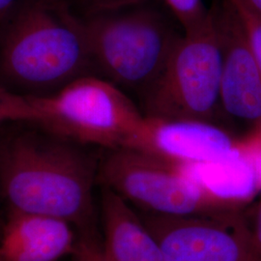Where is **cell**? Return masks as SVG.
Masks as SVG:
<instances>
[{
	"mask_svg": "<svg viewBox=\"0 0 261 261\" xmlns=\"http://www.w3.org/2000/svg\"><path fill=\"white\" fill-rule=\"evenodd\" d=\"M97 160L73 140L27 122L1 126L0 196L9 209L54 217L95 233Z\"/></svg>",
	"mask_w": 261,
	"mask_h": 261,
	"instance_id": "6da1fadb",
	"label": "cell"
},
{
	"mask_svg": "<svg viewBox=\"0 0 261 261\" xmlns=\"http://www.w3.org/2000/svg\"><path fill=\"white\" fill-rule=\"evenodd\" d=\"M86 75L96 72L84 21L67 0H30L0 33V86L11 93L45 97Z\"/></svg>",
	"mask_w": 261,
	"mask_h": 261,
	"instance_id": "7a4b0ae2",
	"label": "cell"
},
{
	"mask_svg": "<svg viewBox=\"0 0 261 261\" xmlns=\"http://www.w3.org/2000/svg\"><path fill=\"white\" fill-rule=\"evenodd\" d=\"M144 120L125 91L97 75L45 97L8 94V123H31L86 146L130 147Z\"/></svg>",
	"mask_w": 261,
	"mask_h": 261,
	"instance_id": "3957f363",
	"label": "cell"
},
{
	"mask_svg": "<svg viewBox=\"0 0 261 261\" xmlns=\"http://www.w3.org/2000/svg\"><path fill=\"white\" fill-rule=\"evenodd\" d=\"M82 18L96 75L140 100L158 80L184 34L146 0Z\"/></svg>",
	"mask_w": 261,
	"mask_h": 261,
	"instance_id": "277c9868",
	"label": "cell"
},
{
	"mask_svg": "<svg viewBox=\"0 0 261 261\" xmlns=\"http://www.w3.org/2000/svg\"><path fill=\"white\" fill-rule=\"evenodd\" d=\"M98 182L146 214L216 216L241 210L207 189L192 168L135 148L106 149Z\"/></svg>",
	"mask_w": 261,
	"mask_h": 261,
	"instance_id": "5b68a950",
	"label": "cell"
},
{
	"mask_svg": "<svg viewBox=\"0 0 261 261\" xmlns=\"http://www.w3.org/2000/svg\"><path fill=\"white\" fill-rule=\"evenodd\" d=\"M221 74L222 50L211 8L208 22L183 34L158 80L140 100L143 114L222 125Z\"/></svg>",
	"mask_w": 261,
	"mask_h": 261,
	"instance_id": "8992f818",
	"label": "cell"
},
{
	"mask_svg": "<svg viewBox=\"0 0 261 261\" xmlns=\"http://www.w3.org/2000/svg\"><path fill=\"white\" fill-rule=\"evenodd\" d=\"M222 50V125L249 147L261 145V72L230 0L212 6Z\"/></svg>",
	"mask_w": 261,
	"mask_h": 261,
	"instance_id": "52a82bcc",
	"label": "cell"
},
{
	"mask_svg": "<svg viewBox=\"0 0 261 261\" xmlns=\"http://www.w3.org/2000/svg\"><path fill=\"white\" fill-rule=\"evenodd\" d=\"M164 261H254L252 227L241 210L216 216L146 214Z\"/></svg>",
	"mask_w": 261,
	"mask_h": 261,
	"instance_id": "ba28073f",
	"label": "cell"
},
{
	"mask_svg": "<svg viewBox=\"0 0 261 261\" xmlns=\"http://www.w3.org/2000/svg\"><path fill=\"white\" fill-rule=\"evenodd\" d=\"M129 148L183 167L221 164L249 155L242 140L222 125L148 116Z\"/></svg>",
	"mask_w": 261,
	"mask_h": 261,
	"instance_id": "9c48e42d",
	"label": "cell"
},
{
	"mask_svg": "<svg viewBox=\"0 0 261 261\" xmlns=\"http://www.w3.org/2000/svg\"><path fill=\"white\" fill-rule=\"evenodd\" d=\"M70 223L9 209L0 236V261H58L75 252L79 236Z\"/></svg>",
	"mask_w": 261,
	"mask_h": 261,
	"instance_id": "30bf717a",
	"label": "cell"
},
{
	"mask_svg": "<svg viewBox=\"0 0 261 261\" xmlns=\"http://www.w3.org/2000/svg\"><path fill=\"white\" fill-rule=\"evenodd\" d=\"M102 250L107 261H164L157 239L126 200L103 188Z\"/></svg>",
	"mask_w": 261,
	"mask_h": 261,
	"instance_id": "8fae6325",
	"label": "cell"
},
{
	"mask_svg": "<svg viewBox=\"0 0 261 261\" xmlns=\"http://www.w3.org/2000/svg\"><path fill=\"white\" fill-rule=\"evenodd\" d=\"M176 19L183 33H190L202 28L211 18L203 0H162Z\"/></svg>",
	"mask_w": 261,
	"mask_h": 261,
	"instance_id": "7c38bea8",
	"label": "cell"
},
{
	"mask_svg": "<svg viewBox=\"0 0 261 261\" xmlns=\"http://www.w3.org/2000/svg\"><path fill=\"white\" fill-rule=\"evenodd\" d=\"M230 1L235 6L242 20L252 54L261 72V18L254 15L250 10L247 9L237 0Z\"/></svg>",
	"mask_w": 261,
	"mask_h": 261,
	"instance_id": "4fadbf2b",
	"label": "cell"
},
{
	"mask_svg": "<svg viewBox=\"0 0 261 261\" xmlns=\"http://www.w3.org/2000/svg\"><path fill=\"white\" fill-rule=\"evenodd\" d=\"M71 261H107L103 256L102 243L95 233L79 234V241Z\"/></svg>",
	"mask_w": 261,
	"mask_h": 261,
	"instance_id": "5bb4252c",
	"label": "cell"
},
{
	"mask_svg": "<svg viewBox=\"0 0 261 261\" xmlns=\"http://www.w3.org/2000/svg\"><path fill=\"white\" fill-rule=\"evenodd\" d=\"M250 155L261 191V146L252 150ZM252 239L254 261H261V198L257 207L255 221L252 227Z\"/></svg>",
	"mask_w": 261,
	"mask_h": 261,
	"instance_id": "9a60e30c",
	"label": "cell"
},
{
	"mask_svg": "<svg viewBox=\"0 0 261 261\" xmlns=\"http://www.w3.org/2000/svg\"><path fill=\"white\" fill-rule=\"evenodd\" d=\"M80 15H86L102 10L112 9L135 3L140 0H67Z\"/></svg>",
	"mask_w": 261,
	"mask_h": 261,
	"instance_id": "2e32d148",
	"label": "cell"
},
{
	"mask_svg": "<svg viewBox=\"0 0 261 261\" xmlns=\"http://www.w3.org/2000/svg\"><path fill=\"white\" fill-rule=\"evenodd\" d=\"M30 0H0V33Z\"/></svg>",
	"mask_w": 261,
	"mask_h": 261,
	"instance_id": "e0dca14e",
	"label": "cell"
},
{
	"mask_svg": "<svg viewBox=\"0 0 261 261\" xmlns=\"http://www.w3.org/2000/svg\"><path fill=\"white\" fill-rule=\"evenodd\" d=\"M7 98L8 91L0 86V125L7 122Z\"/></svg>",
	"mask_w": 261,
	"mask_h": 261,
	"instance_id": "ac0fdd59",
	"label": "cell"
},
{
	"mask_svg": "<svg viewBox=\"0 0 261 261\" xmlns=\"http://www.w3.org/2000/svg\"><path fill=\"white\" fill-rule=\"evenodd\" d=\"M243 6L261 18V0H237Z\"/></svg>",
	"mask_w": 261,
	"mask_h": 261,
	"instance_id": "d6986e66",
	"label": "cell"
},
{
	"mask_svg": "<svg viewBox=\"0 0 261 261\" xmlns=\"http://www.w3.org/2000/svg\"><path fill=\"white\" fill-rule=\"evenodd\" d=\"M2 125H3V124H2ZM2 125H0V136H1V126H2Z\"/></svg>",
	"mask_w": 261,
	"mask_h": 261,
	"instance_id": "ffe728a7",
	"label": "cell"
}]
</instances>
